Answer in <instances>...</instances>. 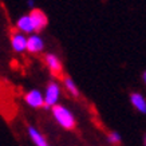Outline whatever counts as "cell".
Instances as JSON below:
<instances>
[{
	"mask_svg": "<svg viewBox=\"0 0 146 146\" xmlns=\"http://www.w3.org/2000/svg\"><path fill=\"white\" fill-rule=\"evenodd\" d=\"M52 114L55 117V119L59 122V125L63 126L64 129L72 130L75 127V118L64 106H60V105L52 106Z\"/></svg>",
	"mask_w": 146,
	"mask_h": 146,
	"instance_id": "6da1fadb",
	"label": "cell"
},
{
	"mask_svg": "<svg viewBox=\"0 0 146 146\" xmlns=\"http://www.w3.org/2000/svg\"><path fill=\"white\" fill-rule=\"evenodd\" d=\"M30 19H31V23H32V27H34V31L36 32H40L43 28L47 27L48 24V19L46 16V13L42 11V9H32L31 13L28 15Z\"/></svg>",
	"mask_w": 146,
	"mask_h": 146,
	"instance_id": "7a4b0ae2",
	"label": "cell"
},
{
	"mask_svg": "<svg viewBox=\"0 0 146 146\" xmlns=\"http://www.w3.org/2000/svg\"><path fill=\"white\" fill-rule=\"evenodd\" d=\"M44 62H46V64L48 66V68L52 75H55L56 78H59V79H63V78H64L62 63L58 59V56H55L54 54H47L44 56Z\"/></svg>",
	"mask_w": 146,
	"mask_h": 146,
	"instance_id": "3957f363",
	"label": "cell"
},
{
	"mask_svg": "<svg viewBox=\"0 0 146 146\" xmlns=\"http://www.w3.org/2000/svg\"><path fill=\"white\" fill-rule=\"evenodd\" d=\"M59 97V87L55 82H50L46 90V99H44V107L48 109L50 106H55V103Z\"/></svg>",
	"mask_w": 146,
	"mask_h": 146,
	"instance_id": "277c9868",
	"label": "cell"
},
{
	"mask_svg": "<svg viewBox=\"0 0 146 146\" xmlns=\"http://www.w3.org/2000/svg\"><path fill=\"white\" fill-rule=\"evenodd\" d=\"M11 42H12V47L15 48V51H24L27 48V39L16 28H13L11 31Z\"/></svg>",
	"mask_w": 146,
	"mask_h": 146,
	"instance_id": "5b68a950",
	"label": "cell"
},
{
	"mask_svg": "<svg viewBox=\"0 0 146 146\" xmlns=\"http://www.w3.org/2000/svg\"><path fill=\"white\" fill-rule=\"evenodd\" d=\"M26 102L31 107H42L44 106V99L42 97V94L38 90H32L26 95Z\"/></svg>",
	"mask_w": 146,
	"mask_h": 146,
	"instance_id": "8992f818",
	"label": "cell"
},
{
	"mask_svg": "<svg viewBox=\"0 0 146 146\" xmlns=\"http://www.w3.org/2000/svg\"><path fill=\"white\" fill-rule=\"evenodd\" d=\"M44 44H43V40L40 39L38 35H31L27 39V50L32 54L40 52L43 50Z\"/></svg>",
	"mask_w": 146,
	"mask_h": 146,
	"instance_id": "52a82bcc",
	"label": "cell"
},
{
	"mask_svg": "<svg viewBox=\"0 0 146 146\" xmlns=\"http://www.w3.org/2000/svg\"><path fill=\"white\" fill-rule=\"evenodd\" d=\"M130 101H131L133 106L135 107L138 111H141V113L146 114V101H145V98L142 97L141 94L133 93L131 95H130Z\"/></svg>",
	"mask_w": 146,
	"mask_h": 146,
	"instance_id": "ba28073f",
	"label": "cell"
},
{
	"mask_svg": "<svg viewBox=\"0 0 146 146\" xmlns=\"http://www.w3.org/2000/svg\"><path fill=\"white\" fill-rule=\"evenodd\" d=\"M18 30L19 31H23V32H32L34 31V27H32V23H31L30 16H23V18L19 19Z\"/></svg>",
	"mask_w": 146,
	"mask_h": 146,
	"instance_id": "9c48e42d",
	"label": "cell"
},
{
	"mask_svg": "<svg viewBox=\"0 0 146 146\" xmlns=\"http://www.w3.org/2000/svg\"><path fill=\"white\" fill-rule=\"evenodd\" d=\"M28 133H30V135H31V138H32V141L36 143V146H48L47 145V142H46V139L43 138V135L40 133H38L35 129L34 127H28Z\"/></svg>",
	"mask_w": 146,
	"mask_h": 146,
	"instance_id": "30bf717a",
	"label": "cell"
},
{
	"mask_svg": "<svg viewBox=\"0 0 146 146\" xmlns=\"http://www.w3.org/2000/svg\"><path fill=\"white\" fill-rule=\"evenodd\" d=\"M63 82H64V86H66V89L70 91L74 97H79V91H78V89H76L75 83L72 82V80L68 78V76H64L63 78Z\"/></svg>",
	"mask_w": 146,
	"mask_h": 146,
	"instance_id": "8fae6325",
	"label": "cell"
},
{
	"mask_svg": "<svg viewBox=\"0 0 146 146\" xmlns=\"http://www.w3.org/2000/svg\"><path fill=\"white\" fill-rule=\"evenodd\" d=\"M109 142H110V143H114V145L119 143L121 142L119 134L118 133H110V135H109Z\"/></svg>",
	"mask_w": 146,
	"mask_h": 146,
	"instance_id": "7c38bea8",
	"label": "cell"
},
{
	"mask_svg": "<svg viewBox=\"0 0 146 146\" xmlns=\"http://www.w3.org/2000/svg\"><path fill=\"white\" fill-rule=\"evenodd\" d=\"M143 80H145V82H146V71H145V72H143Z\"/></svg>",
	"mask_w": 146,
	"mask_h": 146,
	"instance_id": "4fadbf2b",
	"label": "cell"
},
{
	"mask_svg": "<svg viewBox=\"0 0 146 146\" xmlns=\"http://www.w3.org/2000/svg\"><path fill=\"white\" fill-rule=\"evenodd\" d=\"M143 141H145V146H146V135H145V139H143Z\"/></svg>",
	"mask_w": 146,
	"mask_h": 146,
	"instance_id": "5bb4252c",
	"label": "cell"
}]
</instances>
